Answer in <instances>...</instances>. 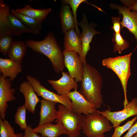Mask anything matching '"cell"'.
Segmentation results:
<instances>
[{"instance_id":"35","label":"cell","mask_w":137,"mask_h":137,"mask_svg":"<svg viewBox=\"0 0 137 137\" xmlns=\"http://www.w3.org/2000/svg\"><path fill=\"white\" fill-rule=\"evenodd\" d=\"M127 7L130 10L137 11V0H134V3Z\"/></svg>"},{"instance_id":"38","label":"cell","mask_w":137,"mask_h":137,"mask_svg":"<svg viewBox=\"0 0 137 137\" xmlns=\"http://www.w3.org/2000/svg\"><path fill=\"white\" fill-rule=\"evenodd\" d=\"M133 137H137V133L134 135Z\"/></svg>"},{"instance_id":"5","label":"cell","mask_w":137,"mask_h":137,"mask_svg":"<svg viewBox=\"0 0 137 137\" xmlns=\"http://www.w3.org/2000/svg\"><path fill=\"white\" fill-rule=\"evenodd\" d=\"M27 79L38 96L42 97L43 99L59 103L72 110L71 102L66 95H59L50 91L43 86L37 79L30 75L27 76Z\"/></svg>"},{"instance_id":"8","label":"cell","mask_w":137,"mask_h":137,"mask_svg":"<svg viewBox=\"0 0 137 137\" xmlns=\"http://www.w3.org/2000/svg\"><path fill=\"white\" fill-rule=\"evenodd\" d=\"M65 66L69 75L76 81L81 82L83 73V63L77 53L73 51L63 52Z\"/></svg>"},{"instance_id":"31","label":"cell","mask_w":137,"mask_h":137,"mask_svg":"<svg viewBox=\"0 0 137 137\" xmlns=\"http://www.w3.org/2000/svg\"><path fill=\"white\" fill-rule=\"evenodd\" d=\"M137 119V116H136L124 125L122 126L119 125L114 127V132L111 137H121L124 133L129 130Z\"/></svg>"},{"instance_id":"7","label":"cell","mask_w":137,"mask_h":137,"mask_svg":"<svg viewBox=\"0 0 137 137\" xmlns=\"http://www.w3.org/2000/svg\"><path fill=\"white\" fill-rule=\"evenodd\" d=\"M81 27L82 31L80 34L81 40L82 50L79 56L83 64L86 63V57L90 49V45L93 37L96 34L100 33L95 30V26L88 22L85 15L84 14L82 19L78 23Z\"/></svg>"},{"instance_id":"23","label":"cell","mask_w":137,"mask_h":137,"mask_svg":"<svg viewBox=\"0 0 137 137\" xmlns=\"http://www.w3.org/2000/svg\"><path fill=\"white\" fill-rule=\"evenodd\" d=\"M11 13L17 18L31 31L32 34L38 35L42 28V22L21 14L15 9H12Z\"/></svg>"},{"instance_id":"10","label":"cell","mask_w":137,"mask_h":137,"mask_svg":"<svg viewBox=\"0 0 137 137\" xmlns=\"http://www.w3.org/2000/svg\"><path fill=\"white\" fill-rule=\"evenodd\" d=\"M110 6L112 9H117L123 16L121 22L122 28H127L135 36L137 41V11H131L127 7L124 6L111 3ZM137 48V44L135 49Z\"/></svg>"},{"instance_id":"2","label":"cell","mask_w":137,"mask_h":137,"mask_svg":"<svg viewBox=\"0 0 137 137\" xmlns=\"http://www.w3.org/2000/svg\"><path fill=\"white\" fill-rule=\"evenodd\" d=\"M25 43L27 46L33 51L46 56L49 59L56 72L58 73L63 71L65 67L63 53L52 32H49L41 41L28 40Z\"/></svg>"},{"instance_id":"12","label":"cell","mask_w":137,"mask_h":137,"mask_svg":"<svg viewBox=\"0 0 137 137\" xmlns=\"http://www.w3.org/2000/svg\"><path fill=\"white\" fill-rule=\"evenodd\" d=\"M62 76L56 80H48L47 82L58 94L66 95L72 89H77L78 87L74 79L68 73L61 72Z\"/></svg>"},{"instance_id":"32","label":"cell","mask_w":137,"mask_h":137,"mask_svg":"<svg viewBox=\"0 0 137 137\" xmlns=\"http://www.w3.org/2000/svg\"><path fill=\"white\" fill-rule=\"evenodd\" d=\"M113 26L112 29L115 33H120L121 25L120 17H112L111 18Z\"/></svg>"},{"instance_id":"36","label":"cell","mask_w":137,"mask_h":137,"mask_svg":"<svg viewBox=\"0 0 137 137\" xmlns=\"http://www.w3.org/2000/svg\"><path fill=\"white\" fill-rule=\"evenodd\" d=\"M23 134L22 133H16L15 137H23Z\"/></svg>"},{"instance_id":"24","label":"cell","mask_w":137,"mask_h":137,"mask_svg":"<svg viewBox=\"0 0 137 137\" xmlns=\"http://www.w3.org/2000/svg\"><path fill=\"white\" fill-rule=\"evenodd\" d=\"M11 36H19L24 33L32 34L30 30L13 15L9 13L8 16Z\"/></svg>"},{"instance_id":"18","label":"cell","mask_w":137,"mask_h":137,"mask_svg":"<svg viewBox=\"0 0 137 137\" xmlns=\"http://www.w3.org/2000/svg\"><path fill=\"white\" fill-rule=\"evenodd\" d=\"M102 64L103 66L113 71L119 79L124 91V100L123 105L124 108H125L129 103L127 96V87L128 81L126 80L121 68L114 57L104 59L102 61Z\"/></svg>"},{"instance_id":"3","label":"cell","mask_w":137,"mask_h":137,"mask_svg":"<svg viewBox=\"0 0 137 137\" xmlns=\"http://www.w3.org/2000/svg\"><path fill=\"white\" fill-rule=\"evenodd\" d=\"M113 127L110 121L96 110L85 115L82 130L87 137H105L104 133Z\"/></svg>"},{"instance_id":"9","label":"cell","mask_w":137,"mask_h":137,"mask_svg":"<svg viewBox=\"0 0 137 137\" xmlns=\"http://www.w3.org/2000/svg\"><path fill=\"white\" fill-rule=\"evenodd\" d=\"M12 81L2 75L0 76V118L5 119L8 102L15 100V90L12 87Z\"/></svg>"},{"instance_id":"20","label":"cell","mask_w":137,"mask_h":137,"mask_svg":"<svg viewBox=\"0 0 137 137\" xmlns=\"http://www.w3.org/2000/svg\"><path fill=\"white\" fill-rule=\"evenodd\" d=\"M9 5L3 0L0 1V37L11 36L8 16L10 13Z\"/></svg>"},{"instance_id":"11","label":"cell","mask_w":137,"mask_h":137,"mask_svg":"<svg viewBox=\"0 0 137 137\" xmlns=\"http://www.w3.org/2000/svg\"><path fill=\"white\" fill-rule=\"evenodd\" d=\"M66 95L71 102L72 110L75 113L87 115L97 110L77 89L70 92Z\"/></svg>"},{"instance_id":"37","label":"cell","mask_w":137,"mask_h":137,"mask_svg":"<svg viewBox=\"0 0 137 137\" xmlns=\"http://www.w3.org/2000/svg\"><path fill=\"white\" fill-rule=\"evenodd\" d=\"M67 135L68 137H75L69 134H67Z\"/></svg>"},{"instance_id":"17","label":"cell","mask_w":137,"mask_h":137,"mask_svg":"<svg viewBox=\"0 0 137 137\" xmlns=\"http://www.w3.org/2000/svg\"><path fill=\"white\" fill-rule=\"evenodd\" d=\"M63 51L76 52L80 56L82 50L81 40L80 36L74 29L70 30L65 33Z\"/></svg>"},{"instance_id":"34","label":"cell","mask_w":137,"mask_h":137,"mask_svg":"<svg viewBox=\"0 0 137 137\" xmlns=\"http://www.w3.org/2000/svg\"><path fill=\"white\" fill-rule=\"evenodd\" d=\"M137 133V121L128 130L126 134L123 137H132Z\"/></svg>"},{"instance_id":"16","label":"cell","mask_w":137,"mask_h":137,"mask_svg":"<svg viewBox=\"0 0 137 137\" xmlns=\"http://www.w3.org/2000/svg\"><path fill=\"white\" fill-rule=\"evenodd\" d=\"M56 124L52 123L38 125L33 129L37 133H40L42 137H58L63 134H67L68 133L62 123L58 122Z\"/></svg>"},{"instance_id":"30","label":"cell","mask_w":137,"mask_h":137,"mask_svg":"<svg viewBox=\"0 0 137 137\" xmlns=\"http://www.w3.org/2000/svg\"><path fill=\"white\" fill-rule=\"evenodd\" d=\"M13 42L11 36L7 35L0 37V52L4 55H7Z\"/></svg>"},{"instance_id":"14","label":"cell","mask_w":137,"mask_h":137,"mask_svg":"<svg viewBox=\"0 0 137 137\" xmlns=\"http://www.w3.org/2000/svg\"><path fill=\"white\" fill-rule=\"evenodd\" d=\"M19 89L24 97V105L27 109L31 113L34 114L36 105L41 100L32 86L28 81H24L20 84Z\"/></svg>"},{"instance_id":"33","label":"cell","mask_w":137,"mask_h":137,"mask_svg":"<svg viewBox=\"0 0 137 137\" xmlns=\"http://www.w3.org/2000/svg\"><path fill=\"white\" fill-rule=\"evenodd\" d=\"M33 130L30 125H28L25 130V132L23 137H42L37 134Z\"/></svg>"},{"instance_id":"6","label":"cell","mask_w":137,"mask_h":137,"mask_svg":"<svg viewBox=\"0 0 137 137\" xmlns=\"http://www.w3.org/2000/svg\"><path fill=\"white\" fill-rule=\"evenodd\" d=\"M97 111L106 117L111 122L113 127L114 128L119 125L123 122L130 117L137 115V98L132 99L124 109L121 111L112 112L109 108L105 111Z\"/></svg>"},{"instance_id":"13","label":"cell","mask_w":137,"mask_h":137,"mask_svg":"<svg viewBox=\"0 0 137 137\" xmlns=\"http://www.w3.org/2000/svg\"><path fill=\"white\" fill-rule=\"evenodd\" d=\"M40 119L38 125L52 123L57 119L59 112L55 108L57 103L50 100L43 99L41 100Z\"/></svg>"},{"instance_id":"21","label":"cell","mask_w":137,"mask_h":137,"mask_svg":"<svg viewBox=\"0 0 137 137\" xmlns=\"http://www.w3.org/2000/svg\"><path fill=\"white\" fill-rule=\"evenodd\" d=\"M15 10L21 14L42 22L52 10V9L50 8L36 9L29 5H26L23 8Z\"/></svg>"},{"instance_id":"19","label":"cell","mask_w":137,"mask_h":137,"mask_svg":"<svg viewBox=\"0 0 137 137\" xmlns=\"http://www.w3.org/2000/svg\"><path fill=\"white\" fill-rule=\"evenodd\" d=\"M27 45L21 41H13L7 54L9 58L17 63L21 64L26 54Z\"/></svg>"},{"instance_id":"4","label":"cell","mask_w":137,"mask_h":137,"mask_svg":"<svg viewBox=\"0 0 137 137\" xmlns=\"http://www.w3.org/2000/svg\"><path fill=\"white\" fill-rule=\"evenodd\" d=\"M59 115L56 123H61L68 132V134L78 137L82 129L85 115L75 113L63 105L58 106Z\"/></svg>"},{"instance_id":"27","label":"cell","mask_w":137,"mask_h":137,"mask_svg":"<svg viewBox=\"0 0 137 137\" xmlns=\"http://www.w3.org/2000/svg\"><path fill=\"white\" fill-rule=\"evenodd\" d=\"M114 36L112 39L114 43L113 46V51L118 52L121 53L124 50L128 48L129 46L128 41L124 39L121 35L120 33H113Z\"/></svg>"},{"instance_id":"26","label":"cell","mask_w":137,"mask_h":137,"mask_svg":"<svg viewBox=\"0 0 137 137\" xmlns=\"http://www.w3.org/2000/svg\"><path fill=\"white\" fill-rule=\"evenodd\" d=\"M26 108L24 105L19 107L14 115V120L22 130H25L27 127L26 121Z\"/></svg>"},{"instance_id":"1","label":"cell","mask_w":137,"mask_h":137,"mask_svg":"<svg viewBox=\"0 0 137 137\" xmlns=\"http://www.w3.org/2000/svg\"><path fill=\"white\" fill-rule=\"evenodd\" d=\"M83 73L80 92L97 109L103 103L102 81L98 71L90 65L83 64Z\"/></svg>"},{"instance_id":"28","label":"cell","mask_w":137,"mask_h":137,"mask_svg":"<svg viewBox=\"0 0 137 137\" xmlns=\"http://www.w3.org/2000/svg\"><path fill=\"white\" fill-rule=\"evenodd\" d=\"M13 128L7 120L0 118V137H15Z\"/></svg>"},{"instance_id":"29","label":"cell","mask_w":137,"mask_h":137,"mask_svg":"<svg viewBox=\"0 0 137 137\" xmlns=\"http://www.w3.org/2000/svg\"><path fill=\"white\" fill-rule=\"evenodd\" d=\"M62 2L65 3L70 5L71 6L72 10V13L75 23V31L78 35L80 36V31L78 26V23L77 19L76 12L77 9L80 5L84 2H86L94 6V5L89 3L85 0H64L62 1Z\"/></svg>"},{"instance_id":"22","label":"cell","mask_w":137,"mask_h":137,"mask_svg":"<svg viewBox=\"0 0 137 137\" xmlns=\"http://www.w3.org/2000/svg\"><path fill=\"white\" fill-rule=\"evenodd\" d=\"M60 18L63 33H65L70 30L75 28V22L69 6L66 5L62 7L60 11Z\"/></svg>"},{"instance_id":"15","label":"cell","mask_w":137,"mask_h":137,"mask_svg":"<svg viewBox=\"0 0 137 137\" xmlns=\"http://www.w3.org/2000/svg\"><path fill=\"white\" fill-rule=\"evenodd\" d=\"M22 70L21 64L9 58L0 57V72L3 76L8 77L12 81H13Z\"/></svg>"},{"instance_id":"25","label":"cell","mask_w":137,"mask_h":137,"mask_svg":"<svg viewBox=\"0 0 137 137\" xmlns=\"http://www.w3.org/2000/svg\"><path fill=\"white\" fill-rule=\"evenodd\" d=\"M132 54V53H131L124 56L114 57L128 81L131 74L130 65Z\"/></svg>"}]
</instances>
